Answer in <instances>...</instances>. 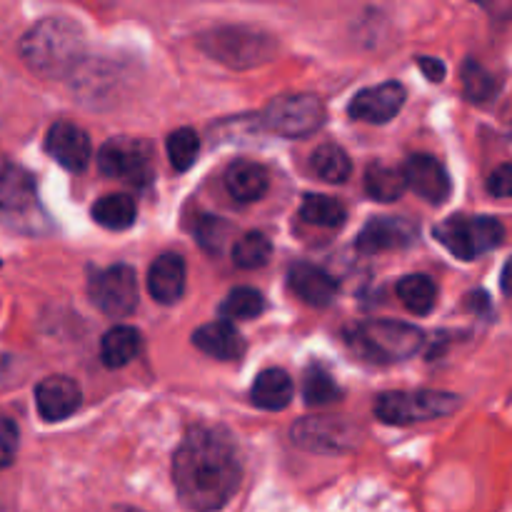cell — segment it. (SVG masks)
Instances as JSON below:
<instances>
[{
	"label": "cell",
	"instance_id": "obj_1",
	"mask_svg": "<svg viewBox=\"0 0 512 512\" xmlns=\"http://www.w3.org/2000/svg\"><path fill=\"white\" fill-rule=\"evenodd\" d=\"M240 458L233 435L215 425H198L183 438L173 458V483L180 503L193 512H215L240 488Z\"/></svg>",
	"mask_w": 512,
	"mask_h": 512
},
{
	"label": "cell",
	"instance_id": "obj_2",
	"mask_svg": "<svg viewBox=\"0 0 512 512\" xmlns=\"http://www.w3.org/2000/svg\"><path fill=\"white\" fill-rule=\"evenodd\" d=\"M83 28L70 18H43L23 35L20 55L33 73L63 78L78 70L83 60Z\"/></svg>",
	"mask_w": 512,
	"mask_h": 512
},
{
	"label": "cell",
	"instance_id": "obj_3",
	"mask_svg": "<svg viewBox=\"0 0 512 512\" xmlns=\"http://www.w3.org/2000/svg\"><path fill=\"white\" fill-rule=\"evenodd\" d=\"M0 225L23 235H43L50 230L35 178L13 163L0 165Z\"/></svg>",
	"mask_w": 512,
	"mask_h": 512
},
{
	"label": "cell",
	"instance_id": "obj_4",
	"mask_svg": "<svg viewBox=\"0 0 512 512\" xmlns=\"http://www.w3.org/2000/svg\"><path fill=\"white\" fill-rule=\"evenodd\" d=\"M348 343L365 360L400 363L423 348V333L400 320H365L348 330Z\"/></svg>",
	"mask_w": 512,
	"mask_h": 512
},
{
	"label": "cell",
	"instance_id": "obj_5",
	"mask_svg": "<svg viewBox=\"0 0 512 512\" xmlns=\"http://www.w3.org/2000/svg\"><path fill=\"white\" fill-rule=\"evenodd\" d=\"M200 45L215 60L238 70L255 68V65L265 63L275 55V40L270 35L255 28H243V25H225V28L208 30L200 38Z\"/></svg>",
	"mask_w": 512,
	"mask_h": 512
},
{
	"label": "cell",
	"instance_id": "obj_6",
	"mask_svg": "<svg viewBox=\"0 0 512 512\" xmlns=\"http://www.w3.org/2000/svg\"><path fill=\"white\" fill-rule=\"evenodd\" d=\"M460 400L453 393H440V390H393L383 393L375 400V415L388 425H410L423 423V420H438L455 413Z\"/></svg>",
	"mask_w": 512,
	"mask_h": 512
},
{
	"label": "cell",
	"instance_id": "obj_7",
	"mask_svg": "<svg viewBox=\"0 0 512 512\" xmlns=\"http://www.w3.org/2000/svg\"><path fill=\"white\" fill-rule=\"evenodd\" d=\"M503 235V223L490 215H478V218L453 215L435 228V238L460 260H475L478 255L498 248Z\"/></svg>",
	"mask_w": 512,
	"mask_h": 512
},
{
	"label": "cell",
	"instance_id": "obj_8",
	"mask_svg": "<svg viewBox=\"0 0 512 512\" xmlns=\"http://www.w3.org/2000/svg\"><path fill=\"white\" fill-rule=\"evenodd\" d=\"M325 115L328 113L318 95H280V98L270 100L268 108L263 110V123L265 128L285 135V138H305L323 128Z\"/></svg>",
	"mask_w": 512,
	"mask_h": 512
},
{
	"label": "cell",
	"instance_id": "obj_9",
	"mask_svg": "<svg viewBox=\"0 0 512 512\" xmlns=\"http://www.w3.org/2000/svg\"><path fill=\"white\" fill-rule=\"evenodd\" d=\"M90 300L95 308L103 310L110 318H125L138 305V278L130 265H110V268L93 273L88 283Z\"/></svg>",
	"mask_w": 512,
	"mask_h": 512
},
{
	"label": "cell",
	"instance_id": "obj_10",
	"mask_svg": "<svg viewBox=\"0 0 512 512\" xmlns=\"http://www.w3.org/2000/svg\"><path fill=\"white\" fill-rule=\"evenodd\" d=\"M98 168L108 178H125L133 185H145L153 178V148L145 140L113 138L100 148Z\"/></svg>",
	"mask_w": 512,
	"mask_h": 512
},
{
	"label": "cell",
	"instance_id": "obj_11",
	"mask_svg": "<svg viewBox=\"0 0 512 512\" xmlns=\"http://www.w3.org/2000/svg\"><path fill=\"white\" fill-rule=\"evenodd\" d=\"M293 443L310 453H345L358 443V428L340 418H305L293 428Z\"/></svg>",
	"mask_w": 512,
	"mask_h": 512
},
{
	"label": "cell",
	"instance_id": "obj_12",
	"mask_svg": "<svg viewBox=\"0 0 512 512\" xmlns=\"http://www.w3.org/2000/svg\"><path fill=\"white\" fill-rule=\"evenodd\" d=\"M405 103V88L398 80H388L383 85L365 88L350 100V118L363 120V123H388L400 113Z\"/></svg>",
	"mask_w": 512,
	"mask_h": 512
},
{
	"label": "cell",
	"instance_id": "obj_13",
	"mask_svg": "<svg viewBox=\"0 0 512 512\" xmlns=\"http://www.w3.org/2000/svg\"><path fill=\"white\" fill-rule=\"evenodd\" d=\"M45 150L65 170L80 173L90 160V138L75 123L58 120V123L50 125L48 135H45Z\"/></svg>",
	"mask_w": 512,
	"mask_h": 512
},
{
	"label": "cell",
	"instance_id": "obj_14",
	"mask_svg": "<svg viewBox=\"0 0 512 512\" xmlns=\"http://www.w3.org/2000/svg\"><path fill=\"white\" fill-rule=\"evenodd\" d=\"M405 178H408V188H413L428 203L438 205L445 203L453 193V183H450V175L445 170V165L440 163L433 155H413L405 165Z\"/></svg>",
	"mask_w": 512,
	"mask_h": 512
},
{
	"label": "cell",
	"instance_id": "obj_15",
	"mask_svg": "<svg viewBox=\"0 0 512 512\" xmlns=\"http://www.w3.org/2000/svg\"><path fill=\"white\" fill-rule=\"evenodd\" d=\"M80 398H83L80 385L65 375L45 378L35 388V405H38L40 418L48 420V423H60V420L70 418L80 408Z\"/></svg>",
	"mask_w": 512,
	"mask_h": 512
},
{
	"label": "cell",
	"instance_id": "obj_16",
	"mask_svg": "<svg viewBox=\"0 0 512 512\" xmlns=\"http://www.w3.org/2000/svg\"><path fill=\"white\" fill-rule=\"evenodd\" d=\"M415 228L408 220L400 218H375L360 230L355 238V248L360 253H383V250L405 248L415 240Z\"/></svg>",
	"mask_w": 512,
	"mask_h": 512
},
{
	"label": "cell",
	"instance_id": "obj_17",
	"mask_svg": "<svg viewBox=\"0 0 512 512\" xmlns=\"http://www.w3.org/2000/svg\"><path fill=\"white\" fill-rule=\"evenodd\" d=\"M290 288H293V293L298 295L300 300H305L308 305L328 308L335 300V295H338L340 285L333 275L325 273L318 265L298 263L290 268Z\"/></svg>",
	"mask_w": 512,
	"mask_h": 512
},
{
	"label": "cell",
	"instance_id": "obj_18",
	"mask_svg": "<svg viewBox=\"0 0 512 512\" xmlns=\"http://www.w3.org/2000/svg\"><path fill=\"white\" fill-rule=\"evenodd\" d=\"M148 290L158 303H178L185 293V260L175 253L158 255L150 265Z\"/></svg>",
	"mask_w": 512,
	"mask_h": 512
},
{
	"label": "cell",
	"instance_id": "obj_19",
	"mask_svg": "<svg viewBox=\"0 0 512 512\" xmlns=\"http://www.w3.org/2000/svg\"><path fill=\"white\" fill-rule=\"evenodd\" d=\"M195 348L203 350L205 355L215 360H223V363H230V360H240L245 353V340L238 330L233 328V323L228 320H215V323L203 325L193 333Z\"/></svg>",
	"mask_w": 512,
	"mask_h": 512
},
{
	"label": "cell",
	"instance_id": "obj_20",
	"mask_svg": "<svg viewBox=\"0 0 512 512\" xmlns=\"http://www.w3.org/2000/svg\"><path fill=\"white\" fill-rule=\"evenodd\" d=\"M225 188H228L230 198L238 200V203H255L270 188L268 170L253 160H235L225 170Z\"/></svg>",
	"mask_w": 512,
	"mask_h": 512
},
{
	"label": "cell",
	"instance_id": "obj_21",
	"mask_svg": "<svg viewBox=\"0 0 512 512\" xmlns=\"http://www.w3.org/2000/svg\"><path fill=\"white\" fill-rule=\"evenodd\" d=\"M293 393L290 375L280 368H268L255 378L250 398H253L255 408L260 410H283L293 400Z\"/></svg>",
	"mask_w": 512,
	"mask_h": 512
},
{
	"label": "cell",
	"instance_id": "obj_22",
	"mask_svg": "<svg viewBox=\"0 0 512 512\" xmlns=\"http://www.w3.org/2000/svg\"><path fill=\"white\" fill-rule=\"evenodd\" d=\"M365 190L373 200L380 203H393L400 195L408 190V178H405V170L393 168V165L385 163H373L365 170Z\"/></svg>",
	"mask_w": 512,
	"mask_h": 512
},
{
	"label": "cell",
	"instance_id": "obj_23",
	"mask_svg": "<svg viewBox=\"0 0 512 512\" xmlns=\"http://www.w3.org/2000/svg\"><path fill=\"white\" fill-rule=\"evenodd\" d=\"M140 353V335L135 328L128 325H118V328L108 330L100 343V358L108 368H123L135 355Z\"/></svg>",
	"mask_w": 512,
	"mask_h": 512
},
{
	"label": "cell",
	"instance_id": "obj_24",
	"mask_svg": "<svg viewBox=\"0 0 512 512\" xmlns=\"http://www.w3.org/2000/svg\"><path fill=\"white\" fill-rule=\"evenodd\" d=\"M135 200L130 195H105L93 205V220L108 230H128L135 223Z\"/></svg>",
	"mask_w": 512,
	"mask_h": 512
},
{
	"label": "cell",
	"instance_id": "obj_25",
	"mask_svg": "<svg viewBox=\"0 0 512 512\" xmlns=\"http://www.w3.org/2000/svg\"><path fill=\"white\" fill-rule=\"evenodd\" d=\"M398 298L415 315H428L438 300V288L428 275H405L398 283Z\"/></svg>",
	"mask_w": 512,
	"mask_h": 512
},
{
	"label": "cell",
	"instance_id": "obj_26",
	"mask_svg": "<svg viewBox=\"0 0 512 512\" xmlns=\"http://www.w3.org/2000/svg\"><path fill=\"white\" fill-rule=\"evenodd\" d=\"M310 168L325 183H345L350 178V173H353V163H350L348 153L343 148H338V145H320L313 153Z\"/></svg>",
	"mask_w": 512,
	"mask_h": 512
},
{
	"label": "cell",
	"instance_id": "obj_27",
	"mask_svg": "<svg viewBox=\"0 0 512 512\" xmlns=\"http://www.w3.org/2000/svg\"><path fill=\"white\" fill-rule=\"evenodd\" d=\"M300 215L308 223L320 225V228H340L348 218V210L340 200L328 198V195H308L300 208Z\"/></svg>",
	"mask_w": 512,
	"mask_h": 512
},
{
	"label": "cell",
	"instance_id": "obj_28",
	"mask_svg": "<svg viewBox=\"0 0 512 512\" xmlns=\"http://www.w3.org/2000/svg\"><path fill=\"white\" fill-rule=\"evenodd\" d=\"M265 310V300L253 288H235L225 295L220 303V318L223 320H253Z\"/></svg>",
	"mask_w": 512,
	"mask_h": 512
},
{
	"label": "cell",
	"instance_id": "obj_29",
	"mask_svg": "<svg viewBox=\"0 0 512 512\" xmlns=\"http://www.w3.org/2000/svg\"><path fill=\"white\" fill-rule=\"evenodd\" d=\"M270 255H273V245H270L268 235L258 233V230H253V233H245L233 248L235 265L243 270L263 268V265L270 260Z\"/></svg>",
	"mask_w": 512,
	"mask_h": 512
},
{
	"label": "cell",
	"instance_id": "obj_30",
	"mask_svg": "<svg viewBox=\"0 0 512 512\" xmlns=\"http://www.w3.org/2000/svg\"><path fill=\"white\" fill-rule=\"evenodd\" d=\"M463 90L473 103H488L498 93V80L478 60H468L463 65Z\"/></svg>",
	"mask_w": 512,
	"mask_h": 512
},
{
	"label": "cell",
	"instance_id": "obj_31",
	"mask_svg": "<svg viewBox=\"0 0 512 512\" xmlns=\"http://www.w3.org/2000/svg\"><path fill=\"white\" fill-rule=\"evenodd\" d=\"M200 153V140L195 130L178 128L168 135V158L175 170H188Z\"/></svg>",
	"mask_w": 512,
	"mask_h": 512
},
{
	"label": "cell",
	"instance_id": "obj_32",
	"mask_svg": "<svg viewBox=\"0 0 512 512\" xmlns=\"http://www.w3.org/2000/svg\"><path fill=\"white\" fill-rule=\"evenodd\" d=\"M340 388L323 368H310L303 380V398L308 405H328L340 398Z\"/></svg>",
	"mask_w": 512,
	"mask_h": 512
},
{
	"label": "cell",
	"instance_id": "obj_33",
	"mask_svg": "<svg viewBox=\"0 0 512 512\" xmlns=\"http://www.w3.org/2000/svg\"><path fill=\"white\" fill-rule=\"evenodd\" d=\"M230 233V225L223 218H213V215H203L198 225H195V235L198 243L203 245L208 253H218L225 243V235Z\"/></svg>",
	"mask_w": 512,
	"mask_h": 512
},
{
	"label": "cell",
	"instance_id": "obj_34",
	"mask_svg": "<svg viewBox=\"0 0 512 512\" xmlns=\"http://www.w3.org/2000/svg\"><path fill=\"white\" fill-rule=\"evenodd\" d=\"M20 448V430L13 420L0 418V468H10Z\"/></svg>",
	"mask_w": 512,
	"mask_h": 512
},
{
	"label": "cell",
	"instance_id": "obj_35",
	"mask_svg": "<svg viewBox=\"0 0 512 512\" xmlns=\"http://www.w3.org/2000/svg\"><path fill=\"white\" fill-rule=\"evenodd\" d=\"M488 190L495 198H512V163L500 165L490 173Z\"/></svg>",
	"mask_w": 512,
	"mask_h": 512
},
{
	"label": "cell",
	"instance_id": "obj_36",
	"mask_svg": "<svg viewBox=\"0 0 512 512\" xmlns=\"http://www.w3.org/2000/svg\"><path fill=\"white\" fill-rule=\"evenodd\" d=\"M418 65L420 70L425 73V78L430 80V83H440V80L445 78V63L438 58H428V55H423V58H418Z\"/></svg>",
	"mask_w": 512,
	"mask_h": 512
},
{
	"label": "cell",
	"instance_id": "obj_37",
	"mask_svg": "<svg viewBox=\"0 0 512 512\" xmlns=\"http://www.w3.org/2000/svg\"><path fill=\"white\" fill-rule=\"evenodd\" d=\"M500 285H503V293L512 295V258L505 263L503 268V278H500Z\"/></svg>",
	"mask_w": 512,
	"mask_h": 512
},
{
	"label": "cell",
	"instance_id": "obj_38",
	"mask_svg": "<svg viewBox=\"0 0 512 512\" xmlns=\"http://www.w3.org/2000/svg\"><path fill=\"white\" fill-rule=\"evenodd\" d=\"M113 512H140V510H135V508H115Z\"/></svg>",
	"mask_w": 512,
	"mask_h": 512
},
{
	"label": "cell",
	"instance_id": "obj_39",
	"mask_svg": "<svg viewBox=\"0 0 512 512\" xmlns=\"http://www.w3.org/2000/svg\"><path fill=\"white\" fill-rule=\"evenodd\" d=\"M0 265H3V263H0Z\"/></svg>",
	"mask_w": 512,
	"mask_h": 512
}]
</instances>
